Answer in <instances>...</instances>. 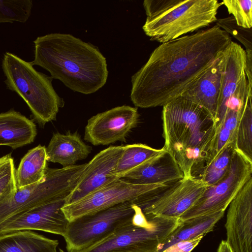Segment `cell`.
I'll return each mask as SVG.
<instances>
[{
    "label": "cell",
    "mask_w": 252,
    "mask_h": 252,
    "mask_svg": "<svg viewBox=\"0 0 252 252\" xmlns=\"http://www.w3.org/2000/svg\"><path fill=\"white\" fill-rule=\"evenodd\" d=\"M252 162L235 150L227 174L208 187L196 203L180 218L185 221L194 217L225 211L245 184L252 178Z\"/></svg>",
    "instance_id": "obj_10"
},
{
    "label": "cell",
    "mask_w": 252,
    "mask_h": 252,
    "mask_svg": "<svg viewBox=\"0 0 252 252\" xmlns=\"http://www.w3.org/2000/svg\"><path fill=\"white\" fill-rule=\"evenodd\" d=\"M200 179L183 178L159 193L141 209L145 215L180 218L198 200L208 188Z\"/></svg>",
    "instance_id": "obj_12"
},
{
    "label": "cell",
    "mask_w": 252,
    "mask_h": 252,
    "mask_svg": "<svg viewBox=\"0 0 252 252\" xmlns=\"http://www.w3.org/2000/svg\"><path fill=\"white\" fill-rule=\"evenodd\" d=\"M163 148L174 158L184 178H198L214 148L217 126L204 108L179 97L163 106Z\"/></svg>",
    "instance_id": "obj_3"
},
{
    "label": "cell",
    "mask_w": 252,
    "mask_h": 252,
    "mask_svg": "<svg viewBox=\"0 0 252 252\" xmlns=\"http://www.w3.org/2000/svg\"><path fill=\"white\" fill-rule=\"evenodd\" d=\"M234 151V144L226 146L215 158L204 167L198 178L208 187L221 180L229 170Z\"/></svg>",
    "instance_id": "obj_26"
},
{
    "label": "cell",
    "mask_w": 252,
    "mask_h": 252,
    "mask_svg": "<svg viewBox=\"0 0 252 252\" xmlns=\"http://www.w3.org/2000/svg\"><path fill=\"white\" fill-rule=\"evenodd\" d=\"M184 178L183 173L166 151L146 161L121 179L136 184H171Z\"/></svg>",
    "instance_id": "obj_18"
},
{
    "label": "cell",
    "mask_w": 252,
    "mask_h": 252,
    "mask_svg": "<svg viewBox=\"0 0 252 252\" xmlns=\"http://www.w3.org/2000/svg\"><path fill=\"white\" fill-rule=\"evenodd\" d=\"M225 211L193 218L182 221L172 233L160 244L157 252H161L180 241L188 240L200 235L205 236L213 230L217 223L223 217Z\"/></svg>",
    "instance_id": "obj_22"
},
{
    "label": "cell",
    "mask_w": 252,
    "mask_h": 252,
    "mask_svg": "<svg viewBox=\"0 0 252 252\" xmlns=\"http://www.w3.org/2000/svg\"><path fill=\"white\" fill-rule=\"evenodd\" d=\"M88 163L61 168L47 167L43 180L17 189L0 202V225L7 220L38 206L67 199L81 179Z\"/></svg>",
    "instance_id": "obj_6"
},
{
    "label": "cell",
    "mask_w": 252,
    "mask_h": 252,
    "mask_svg": "<svg viewBox=\"0 0 252 252\" xmlns=\"http://www.w3.org/2000/svg\"><path fill=\"white\" fill-rule=\"evenodd\" d=\"M66 199L37 206L0 225V236L22 230H40L63 236L69 220L62 210Z\"/></svg>",
    "instance_id": "obj_13"
},
{
    "label": "cell",
    "mask_w": 252,
    "mask_h": 252,
    "mask_svg": "<svg viewBox=\"0 0 252 252\" xmlns=\"http://www.w3.org/2000/svg\"><path fill=\"white\" fill-rule=\"evenodd\" d=\"M231 41L215 25L161 43L131 77L133 104L142 108L163 106L180 97Z\"/></svg>",
    "instance_id": "obj_1"
},
{
    "label": "cell",
    "mask_w": 252,
    "mask_h": 252,
    "mask_svg": "<svg viewBox=\"0 0 252 252\" xmlns=\"http://www.w3.org/2000/svg\"><path fill=\"white\" fill-rule=\"evenodd\" d=\"M246 52L247 57L246 75L248 84L252 86V50H247Z\"/></svg>",
    "instance_id": "obj_32"
},
{
    "label": "cell",
    "mask_w": 252,
    "mask_h": 252,
    "mask_svg": "<svg viewBox=\"0 0 252 252\" xmlns=\"http://www.w3.org/2000/svg\"><path fill=\"white\" fill-rule=\"evenodd\" d=\"M163 151V148L161 149H154L141 143L124 146L123 153L116 168L117 177L121 179L127 173L148 159L158 155Z\"/></svg>",
    "instance_id": "obj_25"
},
{
    "label": "cell",
    "mask_w": 252,
    "mask_h": 252,
    "mask_svg": "<svg viewBox=\"0 0 252 252\" xmlns=\"http://www.w3.org/2000/svg\"><path fill=\"white\" fill-rule=\"evenodd\" d=\"M217 252H233L226 240H222L220 243Z\"/></svg>",
    "instance_id": "obj_33"
},
{
    "label": "cell",
    "mask_w": 252,
    "mask_h": 252,
    "mask_svg": "<svg viewBox=\"0 0 252 252\" xmlns=\"http://www.w3.org/2000/svg\"><path fill=\"white\" fill-rule=\"evenodd\" d=\"M246 52L232 40L224 51V63L221 87L215 122L217 128L220 124L232 97L247 83L246 75Z\"/></svg>",
    "instance_id": "obj_16"
},
{
    "label": "cell",
    "mask_w": 252,
    "mask_h": 252,
    "mask_svg": "<svg viewBox=\"0 0 252 252\" xmlns=\"http://www.w3.org/2000/svg\"><path fill=\"white\" fill-rule=\"evenodd\" d=\"M147 216L151 218L148 226H137L131 221L105 239L76 252H157L182 221L180 218Z\"/></svg>",
    "instance_id": "obj_9"
},
{
    "label": "cell",
    "mask_w": 252,
    "mask_h": 252,
    "mask_svg": "<svg viewBox=\"0 0 252 252\" xmlns=\"http://www.w3.org/2000/svg\"><path fill=\"white\" fill-rule=\"evenodd\" d=\"M32 0H0V23H25L31 16Z\"/></svg>",
    "instance_id": "obj_27"
},
{
    "label": "cell",
    "mask_w": 252,
    "mask_h": 252,
    "mask_svg": "<svg viewBox=\"0 0 252 252\" xmlns=\"http://www.w3.org/2000/svg\"><path fill=\"white\" fill-rule=\"evenodd\" d=\"M137 108L122 105L99 113L88 121L84 139L94 146L108 145L126 138L138 123Z\"/></svg>",
    "instance_id": "obj_11"
},
{
    "label": "cell",
    "mask_w": 252,
    "mask_h": 252,
    "mask_svg": "<svg viewBox=\"0 0 252 252\" xmlns=\"http://www.w3.org/2000/svg\"><path fill=\"white\" fill-rule=\"evenodd\" d=\"M46 150L47 161L58 163L65 167L87 158L92 147L83 142L77 131H68L66 134L54 133Z\"/></svg>",
    "instance_id": "obj_19"
},
{
    "label": "cell",
    "mask_w": 252,
    "mask_h": 252,
    "mask_svg": "<svg viewBox=\"0 0 252 252\" xmlns=\"http://www.w3.org/2000/svg\"><path fill=\"white\" fill-rule=\"evenodd\" d=\"M33 122L13 110L0 114V145L17 149L32 143L36 135Z\"/></svg>",
    "instance_id": "obj_20"
},
{
    "label": "cell",
    "mask_w": 252,
    "mask_h": 252,
    "mask_svg": "<svg viewBox=\"0 0 252 252\" xmlns=\"http://www.w3.org/2000/svg\"><path fill=\"white\" fill-rule=\"evenodd\" d=\"M221 5L218 0H145L142 29L151 40L168 42L216 22Z\"/></svg>",
    "instance_id": "obj_4"
},
{
    "label": "cell",
    "mask_w": 252,
    "mask_h": 252,
    "mask_svg": "<svg viewBox=\"0 0 252 252\" xmlns=\"http://www.w3.org/2000/svg\"><path fill=\"white\" fill-rule=\"evenodd\" d=\"M1 66L7 89L24 99L37 123L43 126L56 120L64 101L53 88L51 76L37 71L31 62L8 52L3 55Z\"/></svg>",
    "instance_id": "obj_5"
},
{
    "label": "cell",
    "mask_w": 252,
    "mask_h": 252,
    "mask_svg": "<svg viewBox=\"0 0 252 252\" xmlns=\"http://www.w3.org/2000/svg\"><path fill=\"white\" fill-rule=\"evenodd\" d=\"M124 149V146H112L95 155L88 162L81 179L67 198L66 204L76 201L119 179L116 171Z\"/></svg>",
    "instance_id": "obj_15"
},
{
    "label": "cell",
    "mask_w": 252,
    "mask_h": 252,
    "mask_svg": "<svg viewBox=\"0 0 252 252\" xmlns=\"http://www.w3.org/2000/svg\"><path fill=\"white\" fill-rule=\"evenodd\" d=\"M59 242L32 230H22L0 236V252H57Z\"/></svg>",
    "instance_id": "obj_21"
},
{
    "label": "cell",
    "mask_w": 252,
    "mask_h": 252,
    "mask_svg": "<svg viewBox=\"0 0 252 252\" xmlns=\"http://www.w3.org/2000/svg\"><path fill=\"white\" fill-rule=\"evenodd\" d=\"M32 65L47 70L74 92L91 94L101 89L108 75L106 58L98 48L70 34L52 33L33 41Z\"/></svg>",
    "instance_id": "obj_2"
},
{
    "label": "cell",
    "mask_w": 252,
    "mask_h": 252,
    "mask_svg": "<svg viewBox=\"0 0 252 252\" xmlns=\"http://www.w3.org/2000/svg\"><path fill=\"white\" fill-rule=\"evenodd\" d=\"M133 204L123 202L69 221L63 236L67 252L87 249L130 223L135 212Z\"/></svg>",
    "instance_id": "obj_7"
},
{
    "label": "cell",
    "mask_w": 252,
    "mask_h": 252,
    "mask_svg": "<svg viewBox=\"0 0 252 252\" xmlns=\"http://www.w3.org/2000/svg\"><path fill=\"white\" fill-rule=\"evenodd\" d=\"M225 227L233 252H252V178L229 204Z\"/></svg>",
    "instance_id": "obj_14"
},
{
    "label": "cell",
    "mask_w": 252,
    "mask_h": 252,
    "mask_svg": "<svg viewBox=\"0 0 252 252\" xmlns=\"http://www.w3.org/2000/svg\"><path fill=\"white\" fill-rule=\"evenodd\" d=\"M252 86L248 84L244 108L238 124L235 150L252 162Z\"/></svg>",
    "instance_id": "obj_24"
},
{
    "label": "cell",
    "mask_w": 252,
    "mask_h": 252,
    "mask_svg": "<svg viewBox=\"0 0 252 252\" xmlns=\"http://www.w3.org/2000/svg\"><path fill=\"white\" fill-rule=\"evenodd\" d=\"M222 4L232 14L238 26L245 29L252 27V0H223Z\"/></svg>",
    "instance_id": "obj_29"
},
{
    "label": "cell",
    "mask_w": 252,
    "mask_h": 252,
    "mask_svg": "<svg viewBox=\"0 0 252 252\" xmlns=\"http://www.w3.org/2000/svg\"><path fill=\"white\" fill-rule=\"evenodd\" d=\"M204 236L200 235L192 239L178 242L161 252H191L199 244Z\"/></svg>",
    "instance_id": "obj_31"
},
{
    "label": "cell",
    "mask_w": 252,
    "mask_h": 252,
    "mask_svg": "<svg viewBox=\"0 0 252 252\" xmlns=\"http://www.w3.org/2000/svg\"><path fill=\"white\" fill-rule=\"evenodd\" d=\"M216 22V25L242 43L246 51L252 50V28L245 29L238 26L232 16L217 19Z\"/></svg>",
    "instance_id": "obj_30"
},
{
    "label": "cell",
    "mask_w": 252,
    "mask_h": 252,
    "mask_svg": "<svg viewBox=\"0 0 252 252\" xmlns=\"http://www.w3.org/2000/svg\"><path fill=\"white\" fill-rule=\"evenodd\" d=\"M46 150L40 145L29 150L16 170L17 189L36 184L44 178L47 166Z\"/></svg>",
    "instance_id": "obj_23"
},
{
    "label": "cell",
    "mask_w": 252,
    "mask_h": 252,
    "mask_svg": "<svg viewBox=\"0 0 252 252\" xmlns=\"http://www.w3.org/2000/svg\"><path fill=\"white\" fill-rule=\"evenodd\" d=\"M224 51L180 96L204 108L215 120L221 87Z\"/></svg>",
    "instance_id": "obj_17"
},
{
    "label": "cell",
    "mask_w": 252,
    "mask_h": 252,
    "mask_svg": "<svg viewBox=\"0 0 252 252\" xmlns=\"http://www.w3.org/2000/svg\"><path fill=\"white\" fill-rule=\"evenodd\" d=\"M16 170L11 154L0 158V202L17 191Z\"/></svg>",
    "instance_id": "obj_28"
},
{
    "label": "cell",
    "mask_w": 252,
    "mask_h": 252,
    "mask_svg": "<svg viewBox=\"0 0 252 252\" xmlns=\"http://www.w3.org/2000/svg\"><path fill=\"white\" fill-rule=\"evenodd\" d=\"M174 184H136L119 179L76 201L64 205L62 210L70 221L127 201L141 208Z\"/></svg>",
    "instance_id": "obj_8"
}]
</instances>
